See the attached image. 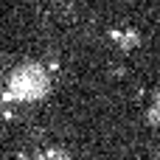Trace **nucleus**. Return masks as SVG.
Instances as JSON below:
<instances>
[{"label": "nucleus", "mask_w": 160, "mask_h": 160, "mask_svg": "<svg viewBox=\"0 0 160 160\" xmlns=\"http://www.w3.org/2000/svg\"><path fill=\"white\" fill-rule=\"evenodd\" d=\"M51 93V73L42 62H22L8 73L3 98L6 101H39Z\"/></svg>", "instance_id": "obj_1"}, {"label": "nucleus", "mask_w": 160, "mask_h": 160, "mask_svg": "<svg viewBox=\"0 0 160 160\" xmlns=\"http://www.w3.org/2000/svg\"><path fill=\"white\" fill-rule=\"evenodd\" d=\"M110 39L118 42L124 51H132V48L141 45V34H138L135 28H129V31H118V28H112V31H110Z\"/></svg>", "instance_id": "obj_2"}, {"label": "nucleus", "mask_w": 160, "mask_h": 160, "mask_svg": "<svg viewBox=\"0 0 160 160\" xmlns=\"http://www.w3.org/2000/svg\"><path fill=\"white\" fill-rule=\"evenodd\" d=\"M37 160H70V155L62 152V149H48V152L37 155Z\"/></svg>", "instance_id": "obj_3"}, {"label": "nucleus", "mask_w": 160, "mask_h": 160, "mask_svg": "<svg viewBox=\"0 0 160 160\" xmlns=\"http://www.w3.org/2000/svg\"><path fill=\"white\" fill-rule=\"evenodd\" d=\"M146 121H149L152 127H160V107L158 104H152V107L146 110Z\"/></svg>", "instance_id": "obj_4"}, {"label": "nucleus", "mask_w": 160, "mask_h": 160, "mask_svg": "<svg viewBox=\"0 0 160 160\" xmlns=\"http://www.w3.org/2000/svg\"><path fill=\"white\" fill-rule=\"evenodd\" d=\"M53 6H56V8H59V11H62V8H65V11H68V14H70V11H73V3H70V0H53Z\"/></svg>", "instance_id": "obj_5"}, {"label": "nucleus", "mask_w": 160, "mask_h": 160, "mask_svg": "<svg viewBox=\"0 0 160 160\" xmlns=\"http://www.w3.org/2000/svg\"><path fill=\"white\" fill-rule=\"evenodd\" d=\"M152 104H158V107H160V90H155V93H152Z\"/></svg>", "instance_id": "obj_6"}, {"label": "nucleus", "mask_w": 160, "mask_h": 160, "mask_svg": "<svg viewBox=\"0 0 160 160\" xmlns=\"http://www.w3.org/2000/svg\"><path fill=\"white\" fill-rule=\"evenodd\" d=\"M14 160H28V155H20V158H14Z\"/></svg>", "instance_id": "obj_7"}]
</instances>
